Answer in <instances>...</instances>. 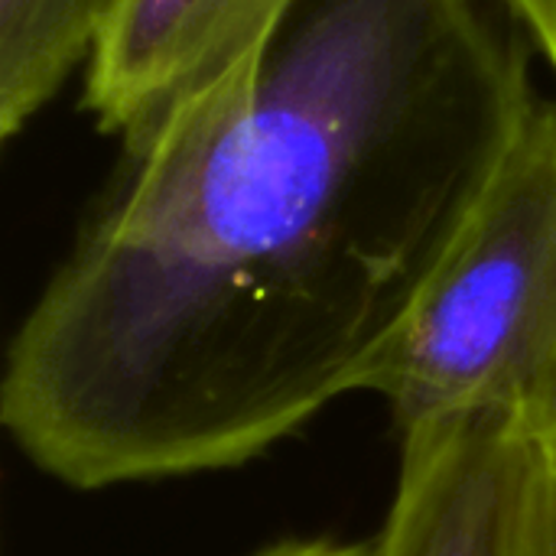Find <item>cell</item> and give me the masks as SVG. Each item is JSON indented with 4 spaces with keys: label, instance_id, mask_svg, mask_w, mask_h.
<instances>
[{
    "label": "cell",
    "instance_id": "1",
    "mask_svg": "<svg viewBox=\"0 0 556 556\" xmlns=\"http://www.w3.org/2000/svg\"><path fill=\"white\" fill-rule=\"evenodd\" d=\"M502 0H303L88 215L10 342L0 420L94 492L238 469L362 391L515 137Z\"/></svg>",
    "mask_w": 556,
    "mask_h": 556
},
{
    "label": "cell",
    "instance_id": "9",
    "mask_svg": "<svg viewBox=\"0 0 556 556\" xmlns=\"http://www.w3.org/2000/svg\"><path fill=\"white\" fill-rule=\"evenodd\" d=\"M551 453H556V430H554V440H551V446H547Z\"/></svg>",
    "mask_w": 556,
    "mask_h": 556
},
{
    "label": "cell",
    "instance_id": "3",
    "mask_svg": "<svg viewBox=\"0 0 556 556\" xmlns=\"http://www.w3.org/2000/svg\"><path fill=\"white\" fill-rule=\"evenodd\" d=\"M303 0H114L85 62L94 130L147 153L169 124L274 46Z\"/></svg>",
    "mask_w": 556,
    "mask_h": 556
},
{
    "label": "cell",
    "instance_id": "10",
    "mask_svg": "<svg viewBox=\"0 0 556 556\" xmlns=\"http://www.w3.org/2000/svg\"><path fill=\"white\" fill-rule=\"evenodd\" d=\"M554 456H556V453H554Z\"/></svg>",
    "mask_w": 556,
    "mask_h": 556
},
{
    "label": "cell",
    "instance_id": "7",
    "mask_svg": "<svg viewBox=\"0 0 556 556\" xmlns=\"http://www.w3.org/2000/svg\"><path fill=\"white\" fill-rule=\"evenodd\" d=\"M525 556H556V456L547 453V476L534 508Z\"/></svg>",
    "mask_w": 556,
    "mask_h": 556
},
{
    "label": "cell",
    "instance_id": "5",
    "mask_svg": "<svg viewBox=\"0 0 556 556\" xmlns=\"http://www.w3.org/2000/svg\"><path fill=\"white\" fill-rule=\"evenodd\" d=\"M114 0H0V137H20L88 62Z\"/></svg>",
    "mask_w": 556,
    "mask_h": 556
},
{
    "label": "cell",
    "instance_id": "2",
    "mask_svg": "<svg viewBox=\"0 0 556 556\" xmlns=\"http://www.w3.org/2000/svg\"><path fill=\"white\" fill-rule=\"evenodd\" d=\"M362 391L404 437L495 420L556 430V98L538 94Z\"/></svg>",
    "mask_w": 556,
    "mask_h": 556
},
{
    "label": "cell",
    "instance_id": "8",
    "mask_svg": "<svg viewBox=\"0 0 556 556\" xmlns=\"http://www.w3.org/2000/svg\"><path fill=\"white\" fill-rule=\"evenodd\" d=\"M257 556H381V544L378 538L371 541H283L274 544L267 551H261Z\"/></svg>",
    "mask_w": 556,
    "mask_h": 556
},
{
    "label": "cell",
    "instance_id": "6",
    "mask_svg": "<svg viewBox=\"0 0 556 556\" xmlns=\"http://www.w3.org/2000/svg\"><path fill=\"white\" fill-rule=\"evenodd\" d=\"M556 75V0H502Z\"/></svg>",
    "mask_w": 556,
    "mask_h": 556
},
{
    "label": "cell",
    "instance_id": "4",
    "mask_svg": "<svg viewBox=\"0 0 556 556\" xmlns=\"http://www.w3.org/2000/svg\"><path fill=\"white\" fill-rule=\"evenodd\" d=\"M381 556H525L547 450L495 420L401 440Z\"/></svg>",
    "mask_w": 556,
    "mask_h": 556
}]
</instances>
